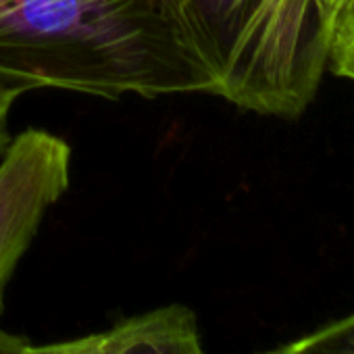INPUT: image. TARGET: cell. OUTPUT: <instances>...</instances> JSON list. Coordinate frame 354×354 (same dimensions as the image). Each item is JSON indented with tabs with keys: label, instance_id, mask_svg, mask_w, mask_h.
Masks as SVG:
<instances>
[{
	"label": "cell",
	"instance_id": "obj_1",
	"mask_svg": "<svg viewBox=\"0 0 354 354\" xmlns=\"http://www.w3.org/2000/svg\"><path fill=\"white\" fill-rule=\"evenodd\" d=\"M0 84L111 100L213 96L160 0H0Z\"/></svg>",
	"mask_w": 354,
	"mask_h": 354
},
{
	"label": "cell",
	"instance_id": "obj_2",
	"mask_svg": "<svg viewBox=\"0 0 354 354\" xmlns=\"http://www.w3.org/2000/svg\"><path fill=\"white\" fill-rule=\"evenodd\" d=\"M213 80V96L267 117H298L327 69L319 0H160Z\"/></svg>",
	"mask_w": 354,
	"mask_h": 354
},
{
	"label": "cell",
	"instance_id": "obj_3",
	"mask_svg": "<svg viewBox=\"0 0 354 354\" xmlns=\"http://www.w3.org/2000/svg\"><path fill=\"white\" fill-rule=\"evenodd\" d=\"M69 184L71 146L63 138L36 127L11 138L0 156V313L19 261Z\"/></svg>",
	"mask_w": 354,
	"mask_h": 354
},
{
	"label": "cell",
	"instance_id": "obj_4",
	"mask_svg": "<svg viewBox=\"0 0 354 354\" xmlns=\"http://www.w3.org/2000/svg\"><path fill=\"white\" fill-rule=\"evenodd\" d=\"M24 354H203L196 317L180 304L136 315L106 331L34 346Z\"/></svg>",
	"mask_w": 354,
	"mask_h": 354
},
{
	"label": "cell",
	"instance_id": "obj_5",
	"mask_svg": "<svg viewBox=\"0 0 354 354\" xmlns=\"http://www.w3.org/2000/svg\"><path fill=\"white\" fill-rule=\"evenodd\" d=\"M327 65L354 82V0H331L327 13Z\"/></svg>",
	"mask_w": 354,
	"mask_h": 354
},
{
	"label": "cell",
	"instance_id": "obj_6",
	"mask_svg": "<svg viewBox=\"0 0 354 354\" xmlns=\"http://www.w3.org/2000/svg\"><path fill=\"white\" fill-rule=\"evenodd\" d=\"M261 354H354V313Z\"/></svg>",
	"mask_w": 354,
	"mask_h": 354
},
{
	"label": "cell",
	"instance_id": "obj_7",
	"mask_svg": "<svg viewBox=\"0 0 354 354\" xmlns=\"http://www.w3.org/2000/svg\"><path fill=\"white\" fill-rule=\"evenodd\" d=\"M24 92H19L17 88H11V86H3L0 84V156L7 150L9 142H11V131H9V117H11V111L17 102V98L21 96Z\"/></svg>",
	"mask_w": 354,
	"mask_h": 354
},
{
	"label": "cell",
	"instance_id": "obj_8",
	"mask_svg": "<svg viewBox=\"0 0 354 354\" xmlns=\"http://www.w3.org/2000/svg\"><path fill=\"white\" fill-rule=\"evenodd\" d=\"M28 339L0 327V354H24Z\"/></svg>",
	"mask_w": 354,
	"mask_h": 354
},
{
	"label": "cell",
	"instance_id": "obj_9",
	"mask_svg": "<svg viewBox=\"0 0 354 354\" xmlns=\"http://www.w3.org/2000/svg\"><path fill=\"white\" fill-rule=\"evenodd\" d=\"M319 3H321L323 15H325V24H327V11H329V3H331V0H319Z\"/></svg>",
	"mask_w": 354,
	"mask_h": 354
}]
</instances>
